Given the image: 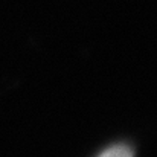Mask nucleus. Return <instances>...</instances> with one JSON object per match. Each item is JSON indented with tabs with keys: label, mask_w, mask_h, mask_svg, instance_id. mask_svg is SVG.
Returning <instances> with one entry per match:
<instances>
[{
	"label": "nucleus",
	"mask_w": 157,
	"mask_h": 157,
	"mask_svg": "<svg viewBox=\"0 0 157 157\" xmlns=\"http://www.w3.org/2000/svg\"><path fill=\"white\" fill-rule=\"evenodd\" d=\"M99 157H133V153L125 145H116V147L104 151Z\"/></svg>",
	"instance_id": "obj_1"
}]
</instances>
